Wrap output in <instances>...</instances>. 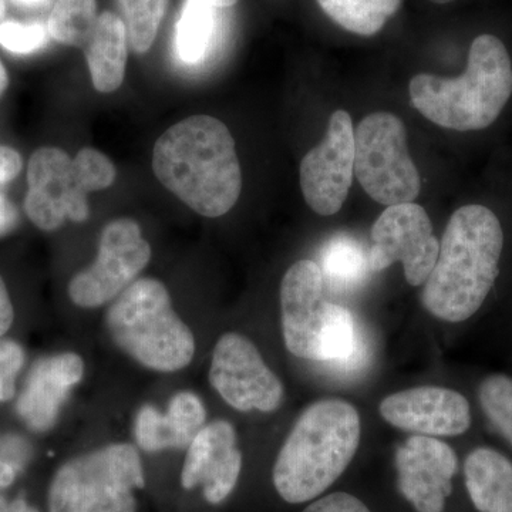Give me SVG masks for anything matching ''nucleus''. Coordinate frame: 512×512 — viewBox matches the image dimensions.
Here are the masks:
<instances>
[{
	"mask_svg": "<svg viewBox=\"0 0 512 512\" xmlns=\"http://www.w3.org/2000/svg\"><path fill=\"white\" fill-rule=\"evenodd\" d=\"M18 224V212L2 194H0V237L9 234Z\"/></svg>",
	"mask_w": 512,
	"mask_h": 512,
	"instance_id": "f704fd0d",
	"label": "nucleus"
},
{
	"mask_svg": "<svg viewBox=\"0 0 512 512\" xmlns=\"http://www.w3.org/2000/svg\"><path fill=\"white\" fill-rule=\"evenodd\" d=\"M320 8L343 29L373 36L400 8L402 0H318Z\"/></svg>",
	"mask_w": 512,
	"mask_h": 512,
	"instance_id": "4be33fe9",
	"label": "nucleus"
},
{
	"mask_svg": "<svg viewBox=\"0 0 512 512\" xmlns=\"http://www.w3.org/2000/svg\"><path fill=\"white\" fill-rule=\"evenodd\" d=\"M96 0H57L47 30L62 45L83 47L96 28Z\"/></svg>",
	"mask_w": 512,
	"mask_h": 512,
	"instance_id": "5701e85b",
	"label": "nucleus"
},
{
	"mask_svg": "<svg viewBox=\"0 0 512 512\" xmlns=\"http://www.w3.org/2000/svg\"><path fill=\"white\" fill-rule=\"evenodd\" d=\"M9 84L8 72H6L5 66L0 62V96L5 92L6 87Z\"/></svg>",
	"mask_w": 512,
	"mask_h": 512,
	"instance_id": "4c0bfd02",
	"label": "nucleus"
},
{
	"mask_svg": "<svg viewBox=\"0 0 512 512\" xmlns=\"http://www.w3.org/2000/svg\"><path fill=\"white\" fill-rule=\"evenodd\" d=\"M170 0H119L126 20L128 45L136 53L148 52L156 40Z\"/></svg>",
	"mask_w": 512,
	"mask_h": 512,
	"instance_id": "b1692460",
	"label": "nucleus"
},
{
	"mask_svg": "<svg viewBox=\"0 0 512 512\" xmlns=\"http://www.w3.org/2000/svg\"><path fill=\"white\" fill-rule=\"evenodd\" d=\"M485 416L512 446V379L504 375L488 376L478 389Z\"/></svg>",
	"mask_w": 512,
	"mask_h": 512,
	"instance_id": "393cba45",
	"label": "nucleus"
},
{
	"mask_svg": "<svg viewBox=\"0 0 512 512\" xmlns=\"http://www.w3.org/2000/svg\"><path fill=\"white\" fill-rule=\"evenodd\" d=\"M76 183L86 192L109 188L116 180V167L110 158L94 148H83L73 158Z\"/></svg>",
	"mask_w": 512,
	"mask_h": 512,
	"instance_id": "cd10ccee",
	"label": "nucleus"
},
{
	"mask_svg": "<svg viewBox=\"0 0 512 512\" xmlns=\"http://www.w3.org/2000/svg\"><path fill=\"white\" fill-rule=\"evenodd\" d=\"M13 319H15V312H13L12 301H10L5 282H3L2 276H0V338L8 332L10 326H12Z\"/></svg>",
	"mask_w": 512,
	"mask_h": 512,
	"instance_id": "72a5a7b5",
	"label": "nucleus"
},
{
	"mask_svg": "<svg viewBox=\"0 0 512 512\" xmlns=\"http://www.w3.org/2000/svg\"><path fill=\"white\" fill-rule=\"evenodd\" d=\"M504 232L484 205L458 208L440 242L439 258L424 284V308L444 322L476 315L500 274Z\"/></svg>",
	"mask_w": 512,
	"mask_h": 512,
	"instance_id": "f03ea898",
	"label": "nucleus"
},
{
	"mask_svg": "<svg viewBox=\"0 0 512 512\" xmlns=\"http://www.w3.org/2000/svg\"><path fill=\"white\" fill-rule=\"evenodd\" d=\"M355 174L366 194L386 207L419 197L420 174L410 157L406 127L399 117L379 111L359 124Z\"/></svg>",
	"mask_w": 512,
	"mask_h": 512,
	"instance_id": "0eeeda50",
	"label": "nucleus"
},
{
	"mask_svg": "<svg viewBox=\"0 0 512 512\" xmlns=\"http://www.w3.org/2000/svg\"><path fill=\"white\" fill-rule=\"evenodd\" d=\"M153 170L161 184L207 218L227 214L242 190L234 137L222 121L191 116L158 138Z\"/></svg>",
	"mask_w": 512,
	"mask_h": 512,
	"instance_id": "f257e3e1",
	"label": "nucleus"
},
{
	"mask_svg": "<svg viewBox=\"0 0 512 512\" xmlns=\"http://www.w3.org/2000/svg\"><path fill=\"white\" fill-rule=\"evenodd\" d=\"M355 173V131L348 111L332 114L328 133L301 164V188L306 204L316 214L329 217L348 198Z\"/></svg>",
	"mask_w": 512,
	"mask_h": 512,
	"instance_id": "9b49d317",
	"label": "nucleus"
},
{
	"mask_svg": "<svg viewBox=\"0 0 512 512\" xmlns=\"http://www.w3.org/2000/svg\"><path fill=\"white\" fill-rule=\"evenodd\" d=\"M25 363V352L13 340H0V403L13 399L16 377Z\"/></svg>",
	"mask_w": 512,
	"mask_h": 512,
	"instance_id": "c756f323",
	"label": "nucleus"
},
{
	"mask_svg": "<svg viewBox=\"0 0 512 512\" xmlns=\"http://www.w3.org/2000/svg\"><path fill=\"white\" fill-rule=\"evenodd\" d=\"M319 268L323 279H328L335 288L353 289L365 281L370 264L356 239L338 235L323 247Z\"/></svg>",
	"mask_w": 512,
	"mask_h": 512,
	"instance_id": "412c9836",
	"label": "nucleus"
},
{
	"mask_svg": "<svg viewBox=\"0 0 512 512\" xmlns=\"http://www.w3.org/2000/svg\"><path fill=\"white\" fill-rule=\"evenodd\" d=\"M5 12H6L5 0H0V20H2L3 16H5Z\"/></svg>",
	"mask_w": 512,
	"mask_h": 512,
	"instance_id": "79ce46f5",
	"label": "nucleus"
},
{
	"mask_svg": "<svg viewBox=\"0 0 512 512\" xmlns=\"http://www.w3.org/2000/svg\"><path fill=\"white\" fill-rule=\"evenodd\" d=\"M0 512H10V505L0 497Z\"/></svg>",
	"mask_w": 512,
	"mask_h": 512,
	"instance_id": "a19ab883",
	"label": "nucleus"
},
{
	"mask_svg": "<svg viewBox=\"0 0 512 512\" xmlns=\"http://www.w3.org/2000/svg\"><path fill=\"white\" fill-rule=\"evenodd\" d=\"M28 184L25 211L42 231H56L66 218L73 222L89 218L87 192L76 183L72 158L59 148L43 147L33 154Z\"/></svg>",
	"mask_w": 512,
	"mask_h": 512,
	"instance_id": "ddd939ff",
	"label": "nucleus"
},
{
	"mask_svg": "<svg viewBox=\"0 0 512 512\" xmlns=\"http://www.w3.org/2000/svg\"><path fill=\"white\" fill-rule=\"evenodd\" d=\"M165 414L183 448L190 446L195 434L205 426V420H207L204 403L197 394L191 392L175 394L168 403Z\"/></svg>",
	"mask_w": 512,
	"mask_h": 512,
	"instance_id": "bb28decb",
	"label": "nucleus"
},
{
	"mask_svg": "<svg viewBox=\"0 0 512 512\" xmlns=\"http://www.w3.org/2000/svg\"><path fill=\"white\" fill-rule=\"evenodd\" d=\"M241 470L242 454L234 426L225 420L212 421L187 447L181 484L187 490L201 485L208 503L221 504L237 487Z\"/></svg>",
	"mask_w": 512,
	"mask_h": 512,
	"instance_id": "dca6fc26",
	"label": "nucleus"
},
{
	"mask_svg": "<svg viewBox=\"0 0 512 512\" xmlns=\"http://www.w3.org/2000/svg\"><path fill=\"white\" fill-rule=\"evenodd\" d=\"M22 170V157L13 148L0 146V184L9 183Z\"/></svg>",
	"mask_w": 512,
	"mask_h": 512,
	"instance_id": "473e14b6",
	"label": "nucleus"
},
{
	"mask_svg": "<svg viewBox=\"0 0 512 512\" xmlns=\"http://www.w3.org/2000/svg\"><path fill=\"white\" fill-rule=\"evenodd\" d=\"M49 30L40 23L23 25L18 22H3L0 25V46L15 55H29L46 46Z\"/></svg>",
	"mask_w": 512,
	"mask_h": 512,
	"instance_id": "c85d7f7f",
	"label": "nucleus"
},
{
	"mask_svg": "<svg viewBox=\"0 0 512 512\" xmlns=\"http://www.w3.org/2000/svg\"><path fill=\"white\" fill-rule=\"evenodd\" d=\"M106 325L127 356L154 372H178L194 359V335L157 279H138L121 292L107 311Z\"/></svg>",
	"mask_w": 512,
	"mask_h": 512,
	"instance_id": "39448f33",
	"label": "nucleus"
},
{
	"mask_svg": "<svg viewBox=\"0 0 512 512\" xmlns=\"http://www.w3.org/2000/svg\"><path fill=\"white\" fill-rule=\"evenodd\" d=\"M134 436L138 446L150 453L167 448H183L167 414L158 412L156 407L150 404L138 410Z\"/></svg>",
	"mask_w": 512,
	"mask_h": 512,
	"instance_id": "a878e982",
	"label": "nucleus"
},
{
	"mask_svg": "<svg viewBox=\"0 0 512 512\" xmlns=\"http://www.w3.org/2000/svg\"><path fill=\"white\" fill-rule=\"evenodd\" d=\"M397 487L416 512H444L457 476L456 451L436 437L414 436L396 453Z\"/></svg>",
	"mask_w": 512,
	"mask_h": 512,
	"instance_id": "4468645a",
	"label": "nucleus"
},
{
	"mask_svg": "<svg viewBox=\"0 0 512 512\" xmlns=\"http://www.w3.org/2000/svg\"><path fill=\"white\" fill-rule=\"evenodd\" d=\"M150 259V244L136 221L130 218L111 221L101 232L99 252L93 264L70 281V299L84 309L106 305L136 281Z\"/></svg>",
	"mask_w": 512,
	"mask_h": 512,
	"instance_id": "6e6552de",
	"label": "nucleus"
},
{
	"mask_svg": "<svg viewBox=\"0 0 512 512\" xmlns=\"http://www.w3.org/2000/svg\"><path fill=\"white\" fill-rule=\"evenodd\" d=\"M333 303L323 296V275L316 262L302 259L286 271L281 284L282 336L299 359L320 362Z\"/></svg>",
	"mask_w": 512,
	"mask_h": 512,
	"instance_id": "f8f14e48",
	"label": "nucleus"
},
{
	"mask_svg": "<svg viewBox=\"0 0 512 512\" xmlns=\"http://www.w3.org/2000/svg\"><path fill=\"white\" fill-rule=\"evenodd\" d=\"M143 464L131 444H110L64 463L49 491V512H136Z\"/></svg>",
	"mask_w": 512,
	"mask_h": 512,
	"instance_id": "423d86ee",
	"label": "nucleus"
},
{
	"mask_svg": "<svg viewBox=\"0 0 512 512\" xmlns=\"http://www.w3.org/2000/svg\"><path fill=\"white\" fill-rule=\"evenodd\" d=\"M440 242L434 237L429 214L419 204L390 205L372 228L370 271L380 272L402 262L407 284L420 286L439 258Z\"/></svg>",
	"mask_w": 512,
	"mask_h": 512,
	"instance_id": "9d476101",
	"label": "nucleus"
},
{
	"mask_svg": "<svg viewBox=\"0 0 512 512\" xmlns=\"http://www.w3.org/2000/svg\"><path fill=\"white\" fill-rule=\"evenodd\" d=\"M210 383L238 412L274 413L284 402V384L254 343L239 333H225L215 345Z\"/></svg>",
	"mask_w": 512,
	"mask_h": 512,
	"instance_id": "1a4fd4ad",
	"label": "nucleus"
},
{
	"mask_svg": "<svg viewBox=\"0 0 512 512\" xmlns=\"http://www.w3.org/2000/svg\"><path fill=\"white\" fill-rule=\"evenodd\" d=\"M217 9L210 0L185 2L175 32V49L181 62L198 64L207 57L217 33Z\"/></svg>",
	"mask_w": 512,
	"mask_h": 512,
	"instance_id": "aec40b11",
	"label": "nucleus"
},
{
	"mask_svg": "<svg viewBox=\"0 0 512 512\" xmlns=\"http://www.w3.org/2000/svg\"><path fill=\"white\" fill-rule=\"evenodd\" d=\"M83 376L84 362L76 353H59L37 360L16 403L20 419L37 433L52 429L67 396Z\"/></svg>",
	"mask_w": 512,
	"mask_h": 512,
	"instance_id": "f3484780",
	"label": "nucleus"
},
{
	"mask_svg": "<svg viewBox=\"0 0 512 512\" xmlns=\"http://www.w3.org/2000/svg\"><path fill=\"white\" fill-rule=\"evenodd\" d=\"M464 483L478 512H512V463L497 450L471 451L464 463Z\"/></svg>",
	"mask_w": 512,
	"mask_h": 512,
	"instance_id": "a211bd4d",
	"label": "nucleus"
},
{
	"mask_svg": "<svg viewBox=\"0 0 512 512\" xmlns=\"http://www.w3.org/2000/svg\"><path fill=\"white\" fill-rule=\"evenodd\" d=\"M409 90L413 106L431 123L448 130H484L500 117L512 94L507 47L493 35L478 36L460 77L417 74Z\"/></svg>",
	"mask_w": 512,
	"mask_h": 512,
	"instance_id": "20e7f679",
	"label": "nucleus"
},
{
	"mask_svg": "<svg viewBox=\"0 0 512 512\" xmlns=\"http://www.w3.org/2000/svg\"><path fill=\"white\" fill-rule=\"evenodd\" d=\"M431 2L439 3V5H444V3L453 2V0H431Z\"/></svg>",
	"mask_w": 512,
	"mask_h": 512,
	"instance_id": "37998d69",
	"label": "nucleus"
},
{
	"mask_svg": "<svg viewBox=\"0 0 512 512\" xmlns=\"http://www.w3.org/2000/svg\"><path fill=\"white\" fill-rule=\"evenodd\" d=\"M362 437L356 407L323 399L303 410L279 450L272 480L282 500L312 503L322 497L355 458Z\"/></svg>",
	"mask_w": 512,
	"mask_h": 512,
	"instance_id": "7ed1b4c3",
	"label": "nucleus"
},
{
	"mask_svg": "<svg viewBox=\"0 0 512 512\" xmlns=\"http://www.w3.org/2000/svg\"><path fill=\"white\" fill-rule=\"evenodd\" d=\"M380 416L390 426L417 436L456 437L471 426L470 403L446 387L423 386L384 397Z\"/></svg>",
	"mask_w": 512,
	"mask_h": 512,
	"instance_id": "2eb2a0df",
	"label": "nucleus"
},
{
	"mask_svg": "<svg viewBox=\"0 0 512 512\" xmlns=\"http://www.w3.org/2000/svg\"><path fill=\"white\" fill-rule=\"evenodd\" d=\"M210 2L215 8H229V6H234L238 0H210Z\"/></svg>",
	"mask_w": 512,
	"mask_h": 512,
	"instance_id": "58836bf2",
	"label": "nucleus"
},
{
	"mask_svg": "<svg viewBox=\"0 0 512 512\" xmlns=\"http://www.w3.org/2000/svg\"><path fill=\"white\" fill-rule=\"evenodd\" d=\"M128 36L126 23L116 13L104 12L83 47L97 92H116L126 76Z\"/></svg>",
	"mask_w": 512,
	"mask_h": 512,
	"instance_id": "6ab92c4d",
	"label": "nucleus"
},
{
	"mask_svg": "<svg viewBox=\"0 0 512 512\" xmlns=\"http://www.w3.org/2000/svg\"><path fill=\"white\" fill-rule=\"evenodd\" d=\"M302 512H372L356 495L343 493H330L316 498L308 504Z\"/></svg>",
	"mask_w": 512,
	"mask_h": 512,
	"instance_id": "7c9ffc66",
	"label": "nucleus"
},
{
	"mask_svg": "<svg viewBox=\"0 0 512 512\" xmlns=\"http://www.w3.org/2000/svg\"><path fill=\"white\" fill-rule=\"evenodd\" d=\"M32 456L28 441L16 434H0V460L10 464L18 473L25 468Z\"/></svg>",
	"mask_w": 512,
	"mask_h": 512,
	"instance_id": "2f4dec72",
	"label": "nucleus"
},
{
	"mask_svg": "<svg viewBox=\"0 0 512 512\" xmlns=\"http://www.w3.org/2000/svg\"><path fill=\"white\" fill-rule=\"evenodd\" d=\"M18 471L15 470L10 464L0 460V487H9L18 476Z\"/></svg>",
	"mask_w": 512,
	"mask_h": 512,
	"instance_id": "c9c22d12",
	"label": "nucleus"
},
{
	"mask_svg": "<svg viewBox=\"0 0 512 512\" xmlns=\"http://www.w3.org/2000/svg\"><path fill=\"white\" fill-rule=\"evenodd\" d=\"M10 512H37V511L33 510V508H30L29 505L25 503V500H22V498H19V500H16L15 503L10 504Z\"/></svg>",
	"mask_w": 512,
	"mask_h": 512,
	"instance_id": "e433bc0d",
	"label": "nucleus"
},
{
	"mask_svg": "<svg viewBox=\"0 0 512 512\" xmlns=\"http://www.w3.org/2000/svg\"><path fill=\"white\" fill-rule=\"evenodd\" d=\"M16 2L23 3V5H39V3L45 2V0H16Z\"/></svg>",
	"mask_w": 512,
	"mask_h": 512,
	"instance_id": "ea45409f",
	"label": "nucleus"
}]
</instances>
